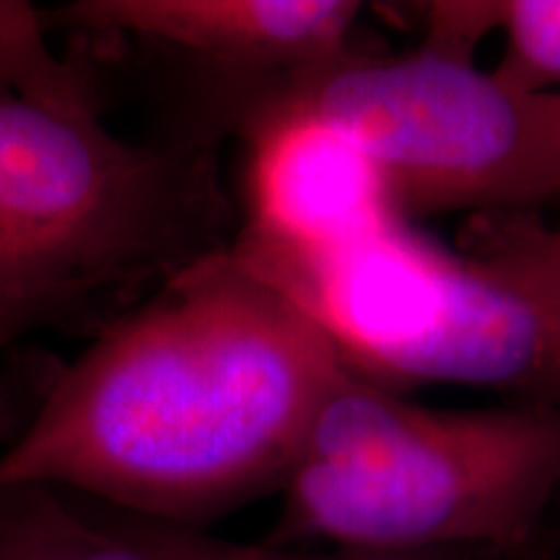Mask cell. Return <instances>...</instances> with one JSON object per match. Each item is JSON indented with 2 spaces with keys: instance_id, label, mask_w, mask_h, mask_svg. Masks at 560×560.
<instances>
[{
  "instance_id": "obj_3",
  "label": "cell",
  "mask_w": 560,
  "mask_h": 560,
  "mask_svg": "<svg viewBox=\"0 0 560 560\" xmlns=\"http://www.w3.org/2000/svg\"><path fill=\"white\" fill-rule=\"evenodd\" d=\"M226 221L210 143H132L0 96V322L16 335L164 285L229 249Z\"/></svg>"
},
{
  "instance_id": "obj_4",
  "label": "cell",
  "mask_w": 560,
  "mask_h": 560,
  "mask_svg": "<svg viewBox=\"0 0 560 560\" xmlns=\"http://www.w3.org/2000/svg\"><path fill=\"white\" fill-rule=\"evenodd\" d=\"M265 115L312 117L348 136L405 219L560 200V94L514 89L454 55H342L240 96L219 125L236 132Z\"/></svg>"
},
{
  "instance_id": "obj_11",
  "label": "cell",
  "mask_w": 560,
  "mask_h": 560,
  "mask_svg": "<svg viewBox=\"0 0 560 560\" xmlns=\"http://www.w3.org/2000/svg\"><path fill=\"white\" fill-rule=\"evenodd\" d=\"M503 55L493 73L529 94H560V0H499Z\"/></svg>"
},
{
  "instance_id": "obj_5",
  "label": "cell",
  "mask_w": 560,
  "mask_h": 560,
  "mask_svg": "<svg viewBox=\"0 0 560 560\" xmlns=\"http://www.w3.org/2000/svg\"><path fill=\"white\" fill-rule=\"evenodd\" d=\"M247 270L285 293L371 382L506 389L560 408V322L408 219L330 255Z\"/></svg>"
},
{
  "instance_id": "obj_6",
  "label": "cell",
  "mask_w": 560,
  "mask_h": 560,
  "mask_svg": "<svg viewBox=\"0 0 560 560\" xmlns=\"http://www.w3.org/2000/svg\"><path fill=\"white\" fill-rule=\"evenodd\" d=\"M236 136L247 145V223L229 244L247 268L330 255L405 219L366 153L301 115H265Z\"/></svg>"
},
{
  "instance_id": "obj_2",
  "label": "cell",
  "mask_w": 560,
  "mask_h": 560,
  "mask_svg": "<svg viewBox=\"0 0 560 560\" xmlns=\"http://www.w3.org/2000/svg\"><path fill=\"white\" fill-rule=\"evenodd\" d=\"M278 490L270 548H522L560 490V408L431 410L340 361Z\"/></svg>"
},
{
  "instance_id": "obj_9",
  "label": "cell",
  "mask_w": 560,
  "mask_h": 560,
  "mask_svg": "<svg viewBox=\"0 0 560 560\" xmlns=\"http://www.w3.org/2000/svg\"><path fill=\"white\" fill-rule=\"evenodd\" d=\"M0 96L100 117V91L91 75L55 55L42 13L24 0H0Z\"/></svg>"
},
{
  "instance_id": "obj_12",
  "label": "cell",
  "mask_w": 560,
  "mask_h": 560,
  "mask_svg": "<svg viewBox=\"0 0 560 560\" xmlns=\"http://www.w3.org/2000/svg\"><path fill=\"white\" fill-rule=\"evenodd\" d=\"M423 21L425 50L454 55L472 60V50L480 39L495 32L499 0H450V3H418Z\"/></svg>"
},
{
  "instance_id": "obj_1",
  "label": "cell",
  "mask_w": 560,
  "mask_h": 560,
  "mask_svg": "<svg viewBox=\"0 0 560 560\" xmlns=\"http://www.w3.org/2000/svg\"><path fill=\"white\" fill-rule=\"evenodd\" d=\"M338 366L285 293L215 252L62 371L0 452V488L58 486L206 527L280 488Z\"/></svg>"
},
{
  "instance_id": "obj_8",
  "label": "cell",
  "mask_w": 560,
  "mask_h": 560,
  "mask_svg": "<svg viewBox=\"0 0 560 560\" xmlns=\"http://www.w3.org/2000/svg\"><path fill=\"white\" fill-rule=\"evenodd\" d=\"M231 542L58 486L0 488V560H268Z\"/></svg>"
},
{
  "instance_id": "obj_10",
  "label": "cell",
  "mask_w": 560,
  "mask_h": 560,
  "mask_svg": "<svg viewBox=\"0 0 560 560\" xmlns=\"http://www.w3.org/2000/svg\"><path fill=\"white\" fill-rule=\"evenodd\" d=\"M465 255L560 322V226H542L514 213L480 215Z\"/></svg>"
},
{
  "instance_id": "obj_14",
  "label": "cell",
  "mask_w": 560,
  "mask_h": 560,
  "mask_svg": "<svg viewBox=\"0 0 560 560\" xmlns=\"http://www.w3.org/2000/svg\"><path fill=\"white\" fill-rule=\"evenodd\" d=\"M13 338H16V332H13L9 325H3V322H0V348H3L5 342H11Z\"/></svg>"
},
{
  "instance_id": "obj_7",
  "label": "cell",
  "mask_w": 560,
  "mask_h": 560,
  "mask_svg": "<svg viewBox=\"0 0 560 560\" xmlns=\"http://www.w3.org/2000/svg\"><path fill=\"white\" fill-rule=\"evenodd\" d=\"M361 9L350 0H75L55 16L75 32L185 55L215 75L219 115L247 91L353 52Z\"/></svg>"
},
{
  "instance_id": "obj_13",
  "label": "cell",
  "mask_w": 560,
  "mask_h": 560,
  "mask_svg": "<svg viewBox=\"0 0 560 560\" xmlns=\"http://www.w3.org/2000/svg\"><path fill=\"white\" fill-rule=\"evenodd\" d=\"M268 560H470L454 552H397V550H346L332 548L327 552H304L291 548H270Z\"/></svg>"
}]
</instances>
